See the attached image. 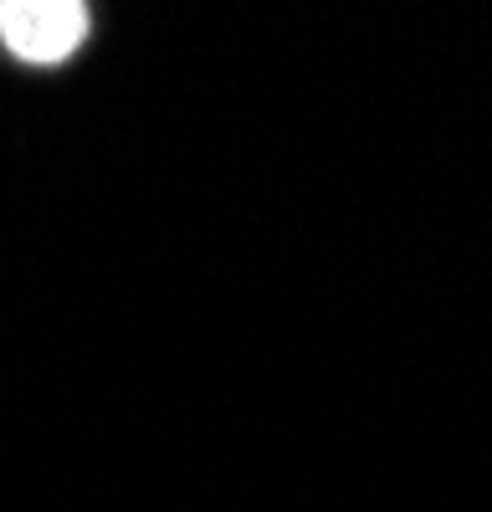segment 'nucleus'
Here are the masks:
<instances>
[{
  "label": "nucleus",
  "instance_id": "nucleus-1",
  "mask_svg": "<svg viewBox=\"0 0 492 512\" xmlns=\"http://www.w3.org/2000/svg\"><path fill=\"white\" fill-rule=\"evenodd\" d=\"M93 36L82 0H0V47L21 67H62Z\"/></svg>",
  "mask_w": 492,
  "mask_h": 512
}]
</instances>
